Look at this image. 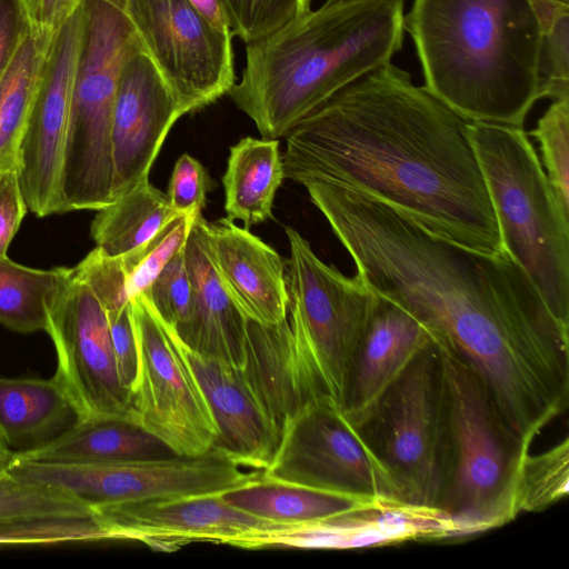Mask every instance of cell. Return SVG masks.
<instances>
[{
	"label": "cell",
	"instance_id": "30",
	"mask_svg": "<svg viewBox=\"0 0 569 569\" xmlns=\"http://www.w3.org/2000/svg\"><path fill=\"white\" fill-rule=\"evenodd\" d=\"M569 490V439L522 460L515 496L517 513L543 510Z\"/></svg>",
	"mask_w": 569,
	"mask_h": 569
},
{
	"label": "cell",
	"instance_id": "7",
	"mask_svg": "<svg viewBox=\"0 0 569 569\" xmlns=\"http://www.w3.org/2000/svg\"><path fill=\"white\" fill-rule=\"evenodd\" d=\"M437 347L447 418L446 467L438 508L466 537L503 526L518 516L517 481L530 450L509 432L480 377L455 353Z\"/></svg>",
	"mask_w": 569,
	"mask_h": 569
},
{
	"label": "cell",
	"instance_id": "22",
	"mask_svg": "<svg viewBox=\"0 0 569 569\" xmlns=\"http://www.w3.org/2000/svg\"><path fill=\"white\" fill-rule=\"evenodd\" d=\"M202 218L201 213L196 217L184 246L192 301L189 317L176 335L193 352L243 368L247 318L227 291L207 253Z\"/></svg>",
	"mask_w": 569,
	"mask_h": 569
},
{
	"label": "cell",
	"instance_id": "16",
	"mask_svg": "<svg viewBox=\"0 0 569 569\" xmlns=\"http://www.w3.org/2000/svg\"><path fill=\"white\" fill-rule=\"evenodd\" d=\"M221 495L129 501L96 512L112 540H137L168 552L196 541L254 548L262 537L291 526L258 518Z\"/></svg>",
	"mask_w": 569,
	"mask_h": 569
},
{
	"label": "cell",
	"instance_id": "37",
	"mask_svg": "<svg viewBox=\"0 0 569 569\" xmlns=\"http://www.w3.org/2000/svg\"><path fill=\"white\" fill-rule=\"evenodd\" d=\"M73 272L90 288L106 311L120 309L130 302L127 273L120 256H109L96 247L73 267Z\"/></svg>",
	"mask_w": 569,
	"mask_h": 569
},
{
	"label": "cell",
	"instance_id": "17",
	"mask_svg": "<svg viewBox=\"0 0 569 569\" xmlns=\"http://www.w3.org/2000/svg\"><path fill=\"white\" fill-rule=\"evenodd\" d=\"M183 114L148 54L134 53L120 76L112 114L114 199L149 179L169 130Z\"/></svg>",
	"mask_w": 569,
	"mask_h": 569
},
{
	"label": "cell",
	"instance_id": "26",
	"mask_svg": "<svg viewBox=\"0 0 569 569\" xmlns=\"http://www.w3.org/2000/svg\"><path fill=\"white\" fill-rule=\"evenodd\" d=\"M221 496L228 503L248 513L286 525L308 523L377 502L273 480L261 473Z\"/></svg>",
	"mask_w": 569,
	"mask_h": 569
},
{
	"label": "cell",
	"instance_id": "40",
	"mask_svg": "<svg viewBox=\"0 0 569 569\" xmlns=\"http://www.w3.org/2000/svg\"><path fill=\"white\" fill-rule=\"evenodd\" d=\"M106 312L119 378L131 393L139 360L131 300L120 309Z\"/></svg>",
	"mask_w": 569,
	"mask_h": 569
},
{
	"label": "cell",
	"instance_id": "19",
	"mask_svg": "<svg viewBox=\"0 0 569 569\" xmlns=\"http://www.w3.org/2000/svg\"><path fill=\"white\" fill-rule=\"evenodd\" d=\"M181 346L217 427L210 451L239 467L262 471L278 447L281 429L244 370Z\"/></svg>",
	"mask_w": 569,
	"mask_h": 569
},
{
	"label": "cell",
	"instance_id": "23",
	"mask_svg": "<svg viewBox=\"0 0 569 569\" xmlns=\"http://www.w3.org/2000/svg\"><path fill=\"white\" fill-rule=\"evenodd\" d=\"M79 419L76 407L53 378L0 376V441L13 456L47 446Z\"/></svg>",
	"mask_w": 569,
	"mask_h": 569
},
{
	"label": "cell",
	"instance_id": "31",
	"mask_svg": "<svg viewBox=\"0 0 569 569\" xmlns=\"http://www.w3.org/2000/svg\"><path fill=\"white\" fill-rule=\"evenodd\" d=\"M112 540L98 513L31 516L0 522V546Z\"/></svg>",
	"mask_w": 569,
	"mask_h": 569
},
{
	"label": "cell",
	"instance_id": "20",
	"mask_svg": "<svg viewBox=\"0 0 569 569\" xmlns=\"http://www.w3.org/2000/svg\"><path fill=\"white\" fill-rule=\"evenodd\" d=\"M207 253L240 311L251 320L274 325L288 316L284 263L278 252L228 218H202Z\"/></svg>",
	"mask_w": 569,
	"mask_h": 569
},
{
	"label": "cell",
	"instance_id": "33",
	"mask_svg": "<svg viewBox=\"0 0 569 569\" xmlns=\"http://www.w3.org/2000/svg\"><path fill=\"white\" fill-rule=\"evenodd\" d=\"M87 513L96 511L67 491L23 481L6 471L0 475V522L31 516Z\"/></svg>",
	"mask_w": 569,
	"mask_h": 569
},
{
	"label": "cell",
	"instance_id": "32",
	"mask_svg": "<svg viewBox=\"0 0 569 569\" xmlns=\"http://www.w3.org/2000/svg\"><path fill=\"white\" fill-rule=\"evenodd\" d=\"M197 216L177 214L147 242L120 254L130 300L144 292L164 266L184 248Z\"/></svg>",
	"mask_w": 569,
	"mask_h": 569
},
{
	"label": "cell",
	"instance_id": "38",
	"mask_svg": "<svg viewBox=\"0 0 569 569\" xmlns=\"http://www.w3.org/2000/svg\"><path fill=\"white\" fill-rule=\"evenodd\" d=\"M569 99V14L543 32L539 99Z\"/></svg>",
	"mask_w": 569,
	"mask_h": 569
},
{
	"label": "cell",
	"instance_id": "24",
	"mask_svg": "<svg viewBox=\"0 0 569 569\" xmlns=\"http://www.w3.org/2000/svg\"><path fill=\"white\" fill-rule=\"evenodd\" d=\"M14 457L43 462H128L179 455L130 419L88 417L47 446Z\"/></svg>",
	"mask_w": 569,
	"mask_h": 569
},
{
	"label": "cell",
	"instance_id": "42",
	"mask_svg": "<svg viewBox=\"0 0 569 569\" xmlns=\"http://www.w3.org/2000/svg\"><path fill=\"white\" fill-rule=\"evenodd\" d=\"M33 36L52 40L83 0H18Z\"/></svg>",
	"mask_w": 569,
	"mask_h": 569
},
{
	"label": "cell",
	"instance_id": "5",
	"mask_svg": "<svg viewBox=\"0 0 569 569\" xmlns=\"http://www.w3.org/2000/svg\"><path fill=\"white\" fill-rule=\"evenodd\" d=\"M405 30L428 92L469 121L522 127L543 38L530 0H413Z\"/></svg>",
	"mask_w": 569,
	"mask_h": 569
},
{
	"label": "cell",
	"instance_id": "8",
	"mask_svg": "<svg viewBox=\"0 0 569 569\" xmlns=\"http://www.w3.org/2000/svg\"><path fill=\"white\" fill-rule=\"evenodd\" d=\"M84 32L57 191L61 212L98 211L114 200V100L124 64L143 51L121 8L104 0H84Z\"/></svg>",
	"mask_w": 569,
	"mask_h": 569
},
{
	"label": "cell",
	"instance_id": "4",
	"mask_svg": "<svg viewBox=\"0 0 569 569\" xmlns=\"http://www.w3.org/2000/svg\"><path fill=\"white\" fill-rule=\"evenodd\" d=\"M289 308L279 323L247 322L244 369L280 426L308 401L328 397L341 407L377 293L356 273L325 263L286 227Z\"/></svg>",
	"mask_w": 569,
	"mask_h": 569
},
{
	"label": "cell",
	"instance_id": "6",
	"mask_svg": "<svg viewBox=\"0 0 569 569\" xmlns=\"http://www.w3.org/2000/svg\"><path fill=\"white\" fill-rule=\"evenodd\" d=\"M469 131L502 248L569 326V212L522 127L470 121Z\"/></svg>",
	"mask_w": 569,
	"mask_h": 569
},
{
	"label": "cell",
	"instance_id": "28",
	"mask_svg": "<svg viewBox=\"0 0 569 569\" xmlns=\"http://www.w3.org/2000/svg\"><path fill=\"white\" fill-rule=\"evenodd\" d=\"M51 41L30 31L0 77V171L19 170L20 146Z\"/></svg>",
	"mask_w": 569,
	"mask_h": 569
},
{
	"label": "cell",
	"instance_id": "10",
	"mask_svg": "<svg viewBox=\"0 0 569 569\" xmlns=\"http://www.w3.org/2000/svg\"><path fill=\"white\" fill-rule=\"evenodd\" d=\"M261 476L366 501H405L362 429L328 397L306 402L284 420Z\"/></svg>",
	"mask_w": 569,
	"mask_h": 569
},
{
	"label": "cell",
	"instance_id": "36",
	"mask_svg": "<svg viewBox=\"0 0 569 569\" xmlns=\"http://www.w3.org/2000/svg\"><path fill=\"white\" fill-rule=\"evenodd\" d=\"M142 295L157 316L174 332L183 327L192 301L184 248L164 266Z\"/></svg>",
	"mask_w": 569,
	"mask_h": 569
},
{
	"label": "cell",
	"instance_id": "9",
	"mask_svg": "<svg viewBox=\"0 0 569 569\" xmlns=\"http://www.w3.org/2000/svg\"><path fill=\"white\" fill-rule=\"evenodd\" d=\"M405 501L437 507L447 452L442 368L436 343L422 350L361 427Z\"/></svg>",
	"mask_w": 569,
	"mask_h": 569
},
{
	"label": "cell",
	"instance_id": "13",
	"mask_svg": "<svg viewBox=\"0 0 569 569\" xmlns=\"http://www.w3.org/2000/svg\"><path fill=\"white\" fill-rule=\"evenodd\" d=\"M122 10L184 114L230 91L236 82L232 36L189 0H123Z\"/></svg>",
	"mask_w": 569,
	"mask_h": 569
},
{
	"label": "cell",
	"instance_id": "43",
	"mask_svg": "<svg viewBox=\"0 0 569 569\" xmlns=\"http://www.w3.org/2000/svg\"><path fill=\"white\" fill-rule=\"evenodd\" d=\"M29 32L28 21L18 0H0V77Z\"/></svg>",
	"mask_w": 569,
	"mask_h": 569
},
{
	"label": "cell",
	"instance_id": "47",
	"mask_svg": "<svg viewBox=\"0 0 569 569\" xmlns=\"http://www.w3.org/2000/svg\"><path fill=\"white\" fill-rule=\"evenodd\" d=\"M104 1L111 2L122 9L123 0H104Z\"/></svg>",
	"mask_w": 569,
	"mask_h": 569
},
{
	"label": "cell",
	"instance_id": "35",
	"mask_svg": "<svg viewBox=\"0 0 569 569\" xmlns=\"http://www.w3.org/2000/svg\"><path fill=\"white\" fill-rule=\"evenodd\" d=\"M232 34L258 41L311 9V0H224Z\"/></svg>",
	"mask_w": 569,
	"mask_h": 569
},
{
	"label": "cell",
	"instance_id": "15",
	"mask_svg": "<svg viewBox=\"0 0 569 569\" xmlns=\"http://www.w3.org/2000/svg\"><path fill=\"white\" fill-rule=\"evenodd\" d=\"M86 24L84 0L52 39L20 146L19 178L28 209L57 213V191Z\"/></svg>",
	"mask_w": 569,
	"mask_h": 569
},
{
	"label": "cell",
	"instance_id": "41",
	"mask_svg": "<svg viewBox=\"0 0 569 569\" xmlns=\"http://www.w3.org/2000/svg\"><path fill=\"white\" fill-rule=\"evenodd\" d=\"M28 210L19 170L0 171V256H7L8 248Z\"/></svg>",
	"mask_w": 569,
	"mask_h": 569
},
{
	"label": "cell",
	"instance_id": "11",
	"mask_svg": "<svg viewBox=\"0 0 569 569\" xmlns=\"http://www.w3.org/2000/svg\"><path fill=\"white\" fill-rule=\"evenodd\" d=\"M6 472L67 491L94 511L121 502L221 495L261 472L209 451L200 457L128 462H43L12 457Z\"/></svg>",
	"mask_w": 569,
	"mask_h": 569
},
{
	"label": "cell",
	"instance_id": "45",
	"mask_svg": "<svg viewBox=\"0 0 569 569\" xmlns=\"http://www.w3.org/2000/svg\"><path fill=\"white\" fill-rule=\"evenodd\" d=\"M546 32L557 19L569 14V0H530Z\"/></svg>",
	"mask_w": 569,
	"mask_h": 569
},
{
	"label": "cell",
	"instance_id": "44",
	"mask_svg": "<svg viewBox=\"0 0 569 569\" xmlns=\"http://www.w3.org/2000/svg\"><path fill=\"white\" fill-rule=\"evenodd\" d=\"M189 2L218 30L233 37L224 0H189Z\"/></svg>",
	"mask_w": 569,
	"mask_h": 569
},
{
	"label": "cell",
	"instance_id": "18",
	"mask_svg": "<svg viewBox=\"0 0 569 569\" xmlns=\"http://www.w3.org/2000/svg\"><path fill=\"white\" fill-rule=\"evenodd\" d=\"M459 537L456 522L440 508L382 500L274 531L257 548L357 549Z\"/></svg>",
	"mask_w": 569,
	"mask_h": 569
},
{
	"label": "cell",
	"instance_id": "27",
	"mask_svg": "<svg viewBox=\"0 0 569 569\" xmlns=\"http://www.w3.org/2000/svg\"><path fill=\"white\" fill-rule=\"evenodd\" d=\"M177 214L167 194L146 179L98 210L90 234L104 253L120 256L147 242Z\"/></svg>",
	"mask_w": 569,
	"mask_h": 569
},
{
	"label": "cell",
	"instance_id": "2",
	"mask_svg": "<svg viewBox=\"0 0 569 569\" xmlns=\"http://www.w3.org/2000/svg\"><path fill=\"white\" fill-rule=\"evenodd\" d=\"M470 121L392 62L366 73L286 134L284 178L339 184L465 248L502 249Z\"/></svg>",
	"mask_w": 569,
	"mask_h": 569
},
{
	"label": "cell",
	"instance_id": "14",
	"mask_svg": "<svg viewBox=\"0 0 569 569\" xmlns=\"http://www.w3.org/2000/svg\"><path fill=\"white\" fill-rule=\"evenodd\" d=\"M46 332L57 352L52 378L80 419L117 417L133 421L131 393L119 378L107 312L74 272L49 306Z\"/></svg>",
	"mask_w": 569,
	"mask_h": 569
},
{
	"label": "cell",
	"instance_id": "29",
	"mask_svg": "<svg viewBox=\"0 0 569 569\" xmlns=\"http://www.w3.org/2000/svg\"><path fill=\"white\" fill-rule=\"evenodd\" d=\"M73 268L34 269L0 256V325L31 333L48 328V310Z\"/></svg>",
	"mask_w": 569,
	"mask_h": 569
},
{
	"label": "cell",
	"instance_id": "12",
	"mask_svg": "<svg viewBox=\"0 0 569 569\" xmlns=\"http://www.w3.org/2000/svg\"><path fill=\"white\" fill-rule=\"evenodd\" d=\"M131 305L139 357L131 389L133 421L179 456L206 455L217 427L181 341L142 293Z\"/></svg>",
	"mask_w": 569,
	"mask_h": 569
},
{
	"label": "cell",
	"instance_id": "25",
	"mask_svg": "<svg viewBox=\"0 0 569 569\" xmlns=\"http://www.w3.org/2000/svg\"><path fill=\"white\" fill-rule=\"evenodd\" d=\"M283 178L278 139H241L230 148L222 177L227 218L242 221L248 230L272 218L274 194Z\"/></svg>",
	"mask_w": 569,
	"mask_h": 569
},
{
	"label": "cell",
	"instance_id": "46",
	"mask_svg": "<svg viewBox=\"0 0 569 569\" xmlns=\"http://www.w3.org/2000/svg\"><path fill=\"white\" fill-rule=\"evenodd\" d=\"M13 455L0 441V475L6 471Z\"/></svg>",
	"mask_w": 569,
	"mask_h": 569
},
{
	"label": "cell",
	"instance_id": "39",
	"mask_svg": "<svg viewBox=\"0 0 569 569\" xmlns=\"http://www.w3.org/2000/svg\"><path fill=\"white\" fill-rule=\"evenodd\" d=\"M210 182L207 170L196 158L188 153L180 156L166 193L173 211L189 216L201 213Z\"/></svg>",
	"mask_w": 569,
	"mask_h": 569
},
{
	"label": "cell",
	"instance_id": "3",
	"mask_svg": "<svg viewBox=\"0 0 569 569\" xmlns=\"http://www.w3.org/2000/svg\"><path fill=\"white\" fill-rule=\"evenodd\" d=\"M405 39V0H326L246 44L228 92L268 139L286 134L336 92L391 62Z\"/></svg>",
	"mask_w": 569,
	"mask_h": 569
},
{
	"label": "cell",
	"instance_id": "34",
	"mask_svg": "<svg viewBox=\"0 0 569 569\" xmlns=\"http://www.w3.org/2000/svg\"><path fill=\"white\" fill-rule=\"evenodd\" d=\"M529 134L539 142L546 174L569 212V99L552 101Z\"/></svg>",
	"mask_w": 569,
	"mask_h": 569
},
{
	"label": "cell",
	"instance_id": "21",
	"mask_svg": "<svg viewBox=\"0 0 569 569\" xmlns=\"http://www.w3.org/2000/svg\"><path fill=\"white\" fill-rule=\"evenodd\" d=\"M432 343V335L415 316L377 295L342 405L347 418L361 428L391 385Z\"/></svg>",
	"mask_w": 569,
	"mask_h": 569
},
{
	"label": "cell",
	"instance_id": "1",
	"mask_svg": "<svg viewBox=\"0 0 569 569\" xmlns=\"http://www.w3.org/2000/svg\"><path fill=\"white\" fill-rule=\"evenodd\" d=\"M305 187L366 284L463 360L510 433L530 447L568 407L569 326L518 262L503 248L483 253L438 237L365 192Z\"/></svg>",
	"mask_w": 569,
	"mask_h": 569
}]
</instances>
